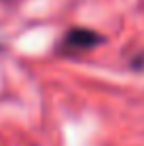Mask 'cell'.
I'll list each match as a JSON object with an SVG mask.
<instances>
[{
  "label": "cell",
  "instance_id": "cell-1",
  "mask_svg": "<svg viewBox=\"0 0 144 146\" xmlns=\"http://www.w3.org/2000/svg\"><path fill=\"white\" fill-rule=\"evenodd\" d=\"M100 42H102V36L98 32L87 30V28H74L64 34L59 51L64 55H76V53H85L89 49L98 47Z\"/></svg>",
  "mask_w": 144,
  "mask_h": 146
}]
</instances>
